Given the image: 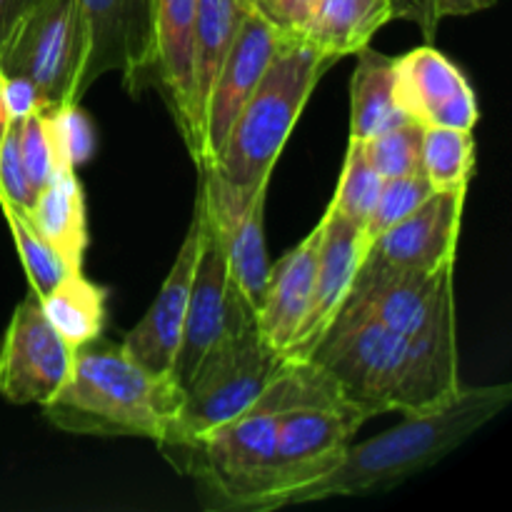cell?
<instances>
[{
  "label": "cell",
  "instance_id": "obj_10",
  "mask_svg": "<svg viewBox=\"0 0 512 512\" xmlns=\"http://www.w3.org/2000/svg\"><path fill=\"white\" fill-rule=\"evenodd\" d=\"M78 10L85 35L78 98L113 70L135 95L155 83L153 0H78Z\"/></svg>",
  "mask_w": 512,
  "mask_h": 512
},
{
  "label": "cell",
  "instance_id": "obj_2",
  "mask_svg": "<svg viewBox=\"0 0 512 512\" xmlns=\"http://www.w3.org/2000/svg\"><path fill=\"white\" fill-rule=\"evenodd\" d=\"M333 65L335 60L303 38L283 40L240 108L218 158L200 173V190L215 223L225 225L238 218L258 188L270 183L305 103Z\"/></svg>",
  "mask_w": 512,
  "mask_h": 512
},
{
  "label": "cell",
  "instance_id": "obj_3",
  "mask_svg": "<svg viewBox=\"0 0 512 512\" xmlns=\"http://www.w3.org/2000/svg\"><path fill=\"white\" fill-rule=\"evenodd\" d=\"M510 400V383L488 385V388H460L445 403L403 415L398 425L365 443H350L338 468L315 483L295 490L285 505L355 498V495H373L398 488L413 475L448 458L483 425L498 418L508 408Z\"/></svg>",
  "mask_w": 512,
  "mask_h": 512
},
{
  "label": "cell",
  "instance_id": "obj_39",
  "mask_svg": "<svg viewBox=\"0 0 512 512\" xmlns=\"http://www.w3.org/2000/svg\"><path fill=\"white\" fill-rule=\"evenodd\" d=\"M8 125H10V118L8 113H5V105H3V73H0V143H3L5 133H8Z\"/></svg>",
  "mask_w": 512,
  "mask_h": 512
},
{
  "label": "cell",
  "instance_id": "obj_27",
  "mask_svg": "<svg viewBox=\"0 0 512 512\" xmlns=\"http://www.w3.org/2000/svg\"><path fill=\"white\" fill-rule=\"evenodd\" d=\"M380 188H383V178L370 165V160L365 158L363 143L360 140H348L343 173H340V183L333 200H330V208L340 218H345L355 228L363 230L368 225L370 213H373Z\"/></svg>",
  "mask_w": 512,
  "mask_h": 512
},
{
  "label": "cell",
  "instance_id": "obj_17",
  "mask_svg": "<svg viewBox=\"0 0 512 512\" xmlns=\"http://www.w3.org/2000/svg\"><path fill=\"white\" fill-rule=\"evenodd\" d=\"M363 255V230L340 218L328 205L323 220H320V248L318 265H315L313 298H310L308 315H305L303 328H300L288 358L303 360L310 353V348L318 343V338L325 333L330 320L335 318L340 305L348 298L360 263H363Z\"/></svg>",
  "mask_w": 512,
  "mask_h": 512
},
{
  "label": "cell",
  "instance_id": "obj_13",
  "mask_svg": "<svg viewBox=\"0 0 512 512\" xmlns=\"http://www.w3.org/2000/svg\"><path fill=\"white\" fill-rule=\"evenodd\" d=\"M73 353L30 293L13 310L0 345V395L15 405H45L68 380Z\"/></svg>",
  "mask_w": 512,
  "mask_h": 512
},
{
  "label": "cell",
  "instance_id": "obj_37",
  "mask_svg": "<svg viewBox=\"0 0 512 512\" xmlns=\"http://www.w3.org/2000/svg\"><path fill=\"white\" fill-rule=\"evenodd\" d=\"M33 3L35 0H0V50L8 43L10 33H13L18 20L25 15V10Z\"/></svg>",
  "mask_w": 512,
  "mask_h": 512
},
{
  "label": "cell",
  "instance_id": "obj_5",
  "mask_svg": "<svg viewBox=\"0 0 512 512\" xmlns=\"http://www.w3.org/2000/svg\"><path fill=\"white\" fill-rule=\"evenodd\" d=\"M278 413L275 373L248 410L188 443L160 450L195 480L200 503L208 510H268L278 493Z\"/></svg>",
  "mask_w": 512,
  "mask_h": 512
},
{
  "label": "cell",
  "instance_id": "obj_31",
  "mask_svg": "<svg viewBox=\"0 0 512 512\" xmlns=\"http://www.w3.org/2000/svg\"><path fill=\"white\" fill-rule=\"evenodd\" d=\"M433 193V185L428 183L423 173L383 180V188H380L378 200H375L373 213H370L368 225L363 228L365 248H368L370 240L378 238L380 233H385L395 223L408 218L410 213H415Z\"/></svg>",
  "mask_w": 512,
  "mask_h": 512
},
{
  "label": "cell",
  "instance_id": "obj_12",
  "mask_svg": "<svg viewBox=\"0 0 512 512\" xmlns=\"http://www.w3.org/2000/svg\"><path fill=\"white\" fill-rule=\"evenodd\" d=\"M468 190H435L415 213L365 248L355 278L380 273H433L455 263Z\"/></svg>",
  "mask_w": 512,
  "mask_h": 512
},
{
  "label": "cell",
  "instance_id": "obj_33",
  "mask_svg": "<svg viewBox=\"0 0 512 512\" xmlns=\"http://www.w3.org/2000/svg\"><path fill=\"white\" fill-rule=\"evenodd\" d=\"M0 203L28 213L35 203V193L25 175L23 158H20L18 143V120H10L8 133L0 143Z\"/></svg>",
  "mask_w": 512,
  "mask_h": 512
},
{
  "label": "cell",
  "instance_id": "obj_1",
  "mask_svg": "<svg viewBox=\"0 0 512 512\" xmlns=\"http://www.w3.org/2000/svg\"><path fill=\"white\" fill-rule=\"evenodd\" d=\"M303 360L325 370L365 420L430 410L460 390L458 340L408 338L348 303Z\"/></svg>",
  "mask_w": 512,
  "mask_h": 512
},
{
  "label": "cell",
  "instance_id": "obj_30",
  "mask_svg": "<svg viewBox=\"0 0 512 512\" xmlns=\"http://www.w3.org/2000/svg\"><path fill=\"white\" fill-rule=\"evenodd\" d=\"M58 168L75 170L95 153V128L78 103H63L43 113Z\"/></svg>",
  "mask_w": 512,
  "mask_h": 512
},
{
  "label": "cell",
  "instance_id": "obj_36",
  "mask_svg": "<svg viewBox=\"0 0 512 512\" xmlns=\"http://www.w3.org/2000/svg\"><path fill=\"white\" fill-rule=\"evenodd\" d=\"M393 20H410L423 30L425 40H433L438 33V0H390Z\"/></svg>",
  "mask_w": 512,
  "mask_h": 512
},
{
  "label": "cell",
  "instance_id": "obj_11",
  "mask_svg": "<svg viewBox=\"0 0 512 512\" xmlns=\"http://www.w3.org/2000/svg\"><path fill=\"white\" fill-rule=\"evenodd\" d=\"M455 263L433 273H380L355 278L345 303L390 330L418 340H455Z\"/></svg>",
  "mask_w": 512,
  "mask_h": 512
},
{
  "label": "cell",
  "instance_id": "obj_7",
  "mask_svg": "<svg viewBox=\"0 0 512 512\" xmlns=\"http://www.w3.org/2000/svg\"><path fill=\"white\" fill-rule=\"evenodd\" d=\"M285 360L288 358L260 338L255 320L215 340L183 385L185 398L178 425L173 438L160 448L188 443L248 410Z\"/></svg>",
  "mask_w": 512,
  "mask_h": 512
},
{
  "label": "cell",
  "instance_id": "obj_22",
  "mask_svg": "<svg viewBox=\"0 0 512 512\" xmlns=\"http://www.w3.org/2000/svg\"><path fill=\"white\" fill-rule=\"evenodd\" d=\"M390 20V0H318L303 40L338 63L368 48L373 35Z\"/></svg>",
  "mask_w": 512,
  "mask_h": 512
},
{
  "label": "cell",
  "instance_id": "obj_8",
  "mask_svg": "<svg viewBox=\"0 0 512 512\" xmlns=\"http://www.w3.org/2000/svg\"><path fill=\"white\" fill-rule=\"evenodd\" d=\"M85 35L78 0H35L0 50V73L30 80L48 108L78 103Z\"/></svg>",
  "mask_w": 512,
  "mask_h": 512
},
{
  "label": "cell",
  "instance_id": "obj_19",
  "mask_svg": "<svg viewBox=\"0 0 512 512\" xmlns=\"http://www.w3.org/2000/svg\"><path fill=\"white\" fill-rule=\"evenodd\" d=\"M198 0H153L155 85L178 123L185 145L193 138V23Z\"/></svg>",
  "mask_w": 512,
  "mask_h": 512
},
{
  "label": "cell",
  "instance_id": "obj_26",
  "mask_svg": "<svg viewBox=\"0 0 512 512\" xmlns=\"http://www.w3.org/2000/svg\"><path fill=\"white\" fill-rule=\"evenodd\" d=\"M475 170L473 130L425 128L423 175L433 190H468Z\"/></svg>",
  "mask_w": 512,
  "mask_h": 512
},
{
  "label": "cell",
  "instance_id": "obj_23",
  "mask_svg": "<svg viewBox=\"0 0 512 512\" xmlns=\"http://www.w3.org/2000/svg\"><path fill=\"white\" fill-rule=\"evenodd\" d=\"M353 80H350V140L375 138L405 123L393 90V58L368 48L355 53Z\"/></svg>",
  "mask_w": 512,
  "mask_h": 512
},
{
  "label": "cell",
  "instance_id": "obj_6",
  "mask_svg": "<svg viewBox=\"0 0 512 512\" xmlns=\"http://www.w3.org/2000/svg\"><path fill=\"white\" fill-rule=\"evenodd\" d=\"M278 493L268 510L338 468L353 435L368 420L345 400L335 380L310 360L288 358L278 370Z\"/></svg>",
  "mask_w": 512,
  "mask_h": 512
},
{
  "label": "cell",
  "instance_id": "obj_20",
  "mask_svg": "<svg viewBox=\"0 0 512 512\" xmlns=\"http://www.w3.org/2000/svg\"><path fill=\"white\" fill-rule=\"evenodd\" d=\"M248 0H198L193 23V138L188 150L203 168L205 113L223 60L248 15Z\"/></svg>",
  "mask_w": 512,
  "mask_h": 512
},
{
  "label": "cell",
  "instance_id": "obj_21",
  "mask_svg": "<svg viewBox=\"0 0 512 512\" xmlns=\"http://www.w3.org/2000/svg\"><path fill=\"white\" fill-rule=\"evenodd\" d=\"M28 223L35 233L60 255L68 273H83V255L88 248V215L85 195L75 170L58 168L28 210Z\"/></svg>",
  "mask_w": 512,
  "mask_h": 512
},
{
  "label": "cell",
  "instance_id": "obj_28",
  "mask_svg": "<svg viewBox=\"0 0 512 512\" xmlns=\"http://www.w3.org/2000/svg\"><path fill=\"white\" fill-rule=\"evenodd\" d=\"M0 208H3L5 220H8V228L13 233L15 248H18L20 260L25 265V273H28L30 293L45 298L68 275V268L60 260V255L35 233L23 210L13 208L8 203H0Z\"/></svg>",
  "mask_w": 512,
  "mask_h": 512
},
{
  "label": "cell",
  "instance_id": "obj_25",
  "mask_svg": "<svg viewBox=\"0 0 512 512\" xmlns=\"http://www.w3.org/2000/svg\"><path fill=\"white\" fill-rule=\"evenodd\" d=\"M40 310L55 333L73 350L95 338H103L108 318V290L90 283L83 273H68L45 298Z\"/></svg>",
  "mask_w": 512,
  "mask_h": 512
},
{
  "label": "cell",
  "instance_id": "obj_24",
  "mask_svg": "<svg viewBox=\"0 0 512 512\" xmlns=\"http://www.w3.org/2000/svg\"><path fill=\"white\" fill-rule=\"evenodd\" d=\"M268 188L270 183L258 188V193L250 198V203L245 205V210L235 220L225 225L215 223L220 230V238H223L230 278L238 285L243 298L253 305V310H258L270 278L268 248H265V200H268Z\"/></svg>",
  "mask_w": 512,
  "mask_h": 512
},
{
  "label": "cell",
  "instance_id": "obj_15",
  "mask_svg": "<svg viewBox=\"0 0 512 512\" xmlns=\"http://www.w3.org/2000/svg\"><path fill=\"white\" fill-rule=\"evenodd\" d=\"M285 35L278 33L270 23H265L253 8L245 15L233 45L223 60L213 90H210L208 113H205V143H203V170L213 165L238 118L240 108L250 93L255 90L258 80L263 78L265 68L283 45Z\"/></svg>",
  "mask_w": 512,
  "mask_h": 512
},
{
  "label": "cell",
  "instance_id": "obj_14",
  "mask_svg": "<svg viewBox=\"0 0 512 512\" xmlns=\"http://www.w3.org/2000/svg\"><path fill=\"white\" fill-rule=\"evenodd\" d=\"M393 90L405 118L423 128L475 130L478 95L463 70L433 45L393 58Z\"/></svg>",
  "mask_w": 512,
  "mask_h": 512
},
{
  "label": "cell",
  "instance_id": "obj_9",
  "mask_svg": "<svg viewBox=\"0 0 512 512\" xmlns=\"http://www.w3.org/2000/svg\"><path fill=\"white\" fill-rule=\"evenodd\" d=\"M195 210L200 215L198 260H195L193 285H190L183 340H180L173 363V378L180 385L188 383L193 370L198 368L203 355L213 348L215 340L245 325L248 320H255L253 305L243 298L238 285L230 278L223 238L210 215L203 190H198Z\"/></svg>",
  "mask_w": 512,
  "mask_h": 512
},
{
  "label": "cell",
  "instance_id": "obj_18",
  "mask_svg": "<svg viewBox=\"0 0 512 512\" xmlns=\"http://www.w3.org/2000/svg\"><path fill=\"white\" fill-rule=\"evenodd\" d=\"M320 223L293 250L270 265V278L263 300L255 310L258 333L275 353L288 358L313 298L315 265H318Z\"/></svg>",
  "mask_w": 512,
  "mask_h": 512
},
{
  "label": "cell",
  "instance_id": "obj_35",
  "mask_svg": "<svg viewBox=\"0 0 512 512\" xmlns=\"http://www.w3.org/2000/svg\"><path fill=\"white\" fill-rule=\"evenodd\" d=\"M3 105L10 120H25L48 110L40 90L30 80L18 78V75H3Z\"/></svg>",
  "mask_w": 512,
  "mask_h": 512
},
{
  "label": "cell",
  "instance_id": "obj_4",
  "mask_svg": "<svg viewBox=\"0 0 512 512\" xmlns=\"http://www.w3.org/2000/svg\"><path fill=\"white\" fill-rule=\"evenodd\" d=\"M183 398V385L173 373H153L120 343L95 338L75 350L65 385L40 408L65 433L145 438L163 445L173 438Z\"/></svg>",
  "mask_w": 512,
  "mask_h": 512
},
{
  "label": "cell",
  "instance_id": "obj_16",
  "mask_svg": "<svg viewBox=\"0 0 512 512\" xmlns=\"http://www.w3.org/2000/svg\"><path fill=\"white\" fill-rule=\"evenodd\" d=\"M198 245L200 215L195 210L193 223H190L188 235H185L183 245H180L178 255H175L173 268H170L163 288L158 290L143 320L120 343L130 358L138 360L143 368L153 370V373H173L175 355H178L180 340H183L185 315H188L190 285H193Z\"/></svg>",
  "mask_w": 512,
  "mask_h": 512
},
{
  "label": "cell",
  "instance_id": "obj_32",
  "mask_svg": "<svg viewBox=\"0 0 512 512\" xmlns=\"http://www.w3.org/2000/svg\"><path fill=\"white\" fill-rule=\"evenodd\" d=\"M18 143L28 183L33 188V193L38 195L48 185V180L53 178L55 170H58L53 145H50L48 130H45L43 123V113H35L30 118L18 120Z\"/></svg>",
  "mask_w": 512,
  "mask_h": 512
},
{
  "label": "cell",
  "instance_id": "obj_29",
  "mask_svg": "<svg viewBox=\"0 0 512 512\" xmlns=\"http://www.w3.org/2000/svg\"><path fill=\"white\" fill-rule=\"evenodd\" d=\"M423 133V125H418L415 120H405L393 130H385V133L365 140V158L383 180L423 173Z\"/></svg>",
  "mask_w": 512,
  "mask_h": 512
},
{
  "label": "cell",
  "instance_id": "obj_34",
  "mask_svg": "<svg viewBox=\"0 0 512 512\" xmlns=\"http://www.w3.org/2000/svg\"><path fill=\"white\" fill-rule=\"evenodd\" d=\"M248 3L285 38H303L318 0H248Z\"/></svg>",
  "mask_w": 512,
  "mask_h": 512
},
{
  "label": "cell",
  "instance_id": "obj_38",
  "mask_svg": "<svg viewBox=\"0 0 512 512\" xmlns=\"http://www.w3.org/2000/svg\"><path fill=\"white\" fill-rule=\"evenodd\" d=\"M498 0H438V18H450V15H473L480 10H488Z\"/></svg>",
  "mask_w": 512,
  "mask_h": 512
}]
</instances>
